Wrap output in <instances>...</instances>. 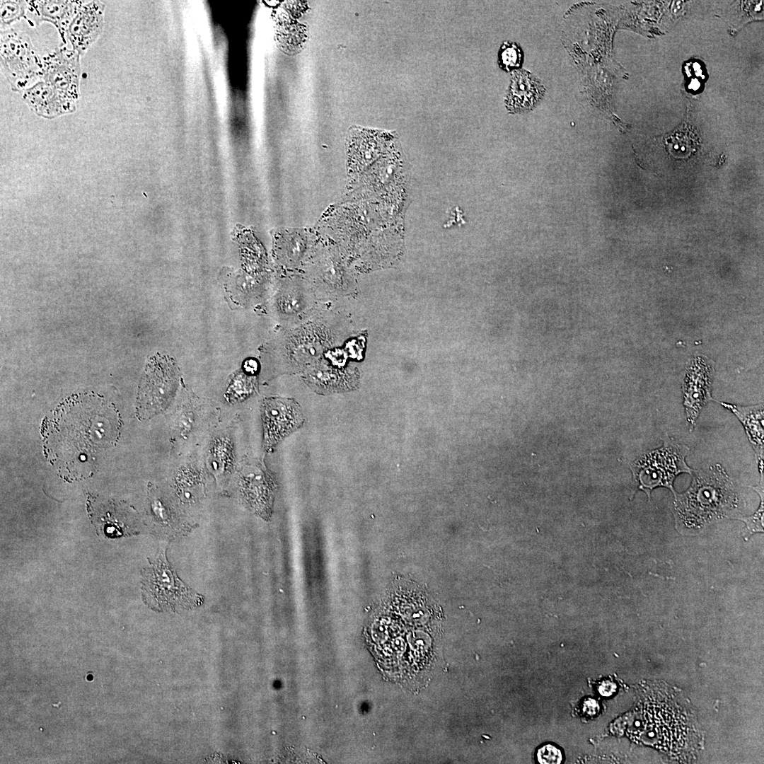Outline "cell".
I'll use <instances>...</instances> for the list:
<instances>
[{"instance_id": "obj_1", "label": "cell", "mask_w": 764, "mask_h": 764, "mask_svg": "<svg viewBox=\"0 0 764 764\" xmlns=\"http://www.w3.org/2000/svg\"><path fill=\"white\" fill-rule=\"evenodd\" d=\"M117 415L110 405L93 395L66 401L47 421L44 434L48 458L64 478L86 477L96 456L116 441Z\"/></svg>"}, {"instance_id": "obj_2", "label": "cell", "mask_w": 764, "mask_h": 764, "mask_svg": "<svg viewBox=\"0 0 764 764\" xmlns=\"http://www.w3.org/2000/svg\"><path fill=\"white\" fill-rule=\"evenodd\" d=\"M688 490L676 493V520L688 528H698L731 511L736 504L733 483L721 465L693 470Z\"/></svg>"}, {"instance_id": "obj_3", "label": "cell", "mask_w": 764, "mask_h": 764, "mask_svg": "<svg viewBox=\"0 0 764 764\" xmlns=\"http://www.w3.org/2000/svg\"><path fill=\"white\" fill-rule=\"evenodd\" d=\"M662 439L661 447L644 453L630 465L637 488L644 491L649 499L656 487H667L675 495L673 482L676 477L681 473L692 474L693 470L685 461L689 448L667 435Z\"/></svg>"}, {"instance_id": "obj_4", "label": "cell", "mask_w": 764, "mask_h": 764, "mask_svg": "<svg viewBox=\"0 0 764 764\" xmlns=\"http://www.w3.org/2000/svg\"><path fill=\"white\" fill-rule=\"evenodd\" d=\"M1 64L13 91L23 93L42 79V61L29 36L13 28L1 30Z\"/></svg>"}, {"instance_id": "obj_5", "label": "cell", "mask_w": 764, "mask_h": 764, "mask_svg": "<svg viewBox=\"0 0 764 764\" xmlns=\"http://www.w3.org/2000/svg\"><path fill=\"white\" fill-rule=\"evenodd\" d=\"M179 374L174 362L166 357H154L146 366L140 383L137 414L147 419L163 411L173 398Z\"/></svg>"}, {"instance_id": "obj_6", "label": "cell", "mask_w": 764, "mask_h": 764, "mask_svg": "<svg viewBox=\"0 0 764 764\" xmlns=\"http://www.w3.org/2000/svg\"><path fill=\"white\" fill-rule=\"evenodd\" d=\"M143 591L157 603L169 606H190L201 602L202 597L177 576L163 552L145 569Z\"/></svg>"}, {"instance_id": "obj_7", "label": "cell", "mask_w": 764, "mask_h": 764, "mask_svg": "<svg viewBox=\"0 0 764 764\" xmlns=\"http://www.w3.org/2000/svg\"><path fill=\"white\" fill-rule=\"evenodd\" d=\"M80 54L66 47L56 48L42 59V79L53 86L62 96L76 103L79 98L81 75Z\"/></svg>"}, {"instance_id": "obj_8", "label": "cell", "mask_w": 764, "mask_h": 764, "mask_svg": "<svg viewBox=\"0 0 764 764\" xmlns=\"http://www.w3.org/2000/svg\"><path fill=\"white\" fill-rule=\"evenodd\" d=\"M264 447L270 451L304 422L300 405L290 398H269L262 405Z\"/></svg>"}, {"instance_id": "obj_9", "label": "cell", "mask_w": 764, "mask_h": 764, "mask_svg": "<svg viewBox=\"0 0 764 764\" xmlns=\"http://www.w3.org/2000/svg\"><path fill=\"white\" fill-rule=\"evenodd\" d=\"M105 5L101 1H83L66 33L72 49L83 55L101 34Z\"/></svg>"}, {"instance_id": "obj_10", "label": "cell", "mask_w": 764, "mask_h": 764, "mask_svg": "<svg viewBox=\"0 0 764 764\" xmlns=\"http://www.w3.org/2000/svg\"><path fill=\"white\" fill-rule=\"evenodd\" d=\"M22 98L33 112L47 119L69 114L76 109V103L62 96L43 80L38 81L25 90Z\"/></svg>"}, {"instance_id": "obj_11", "label": "cell", "mask_w": 764, "mask_h": 764, "mask_svg": "<svg viewBox=\"0 0 764 764\" xmlns=\"http://www.w3.org/2000/svg\"><path fill=\"white\" fill-rule=\"evenodd\" d=\"M545 92V87L533 74L525 69L516 70L507 91L506 108L510 113L530 111L540 101Z\"/></svg>"}, {"instance_id": "obj_12", "label": "cell", "mask_w": 764, "mask_h": 764, "mask_svg": "<svg viewBox=\"0 0 764 764\" xmlns=\"http://www.w3.org/2000/svg\"><path fill=\"white\" fill-rule=\"evenodd\" d=\"M83 3L81 1H28V8L37 25L44 21L51 23L64 40L69 26Z\"/></svg>"}, {"instance_id": "obj_13", "label": "cell", "mask_w": 764, "mask_h": 764, "mask_svg": "<svg viewBox=\"0 0 764 764\" xmlns=\"http://www.w3.org/2000/svg\"><path fill=\"white\" fill-rule=\"evenodd\" d=\"M731 410L743 424L749 441L756 455L760 474L763 470V407L761 405L749 407L736 406L720 403Z\"/></svg>"}, {"instance_id": "obj_14", "label": "cell", "mask_w": 764, "mask_h": 764, "mask_svg": "<svg viewBox=\"0 0 764 764\" xmlns=\"http://www.w3.org/2000/svg\"><path fill=\"white\" fill-rule=\"evenodd\" d=\"M351 378L352 374L349 371L317 366L306 373L305 381L316 391L329 393L351 388Z\"/></svg>"}, {"instance_id": "obj_15", "label": "cell", "mask_w": 764, "mask_h": 764, "mask_svg": "<svg viewBox=\"0 0 764 764\" xmlns=\"http://www.w3.org/2000/svg\"><path fill=\"white\" fill-rule=\"evenodd\" d=\"M523 51L515 42H504L500 47L498 63L506 71H516L523 63Z\"/></svg>"}, {"instance_id": "obj_16", "label": "cell", "mask_w": 764, "mask_h": 764, "mask_svg": "<svg viewBox=\"0 0 764 764\" xmlns=\"http://www.w3.org/2000/svg\"><path fill=\"white\" fill-rule=\"evenodd\" d=\"M28 1H0L1 30L8 28L12 23L25 17Z\"/></svg>"}, {"instance_id": "obj_17", "label": "cell", "mask_w": 764, "mask_h": 764, "mask_svg": "<svg viewBox=\"0 0 764 764\" xmlns=\"http://www.w3.org/2000/svg\"><path fill=\"white\" fill-rule=\"evenodd\" d=\"M763 482L756 487H753L760 496V504L756 512L750 517L738 518L746 522L748 533L763 531Z\"/></svg>"}, {"instance_id": "obj_18", "label": "cell", "mask_w": 764, "mask_h": 764, "mask_svg": "<svg viewBox=\"0 0 764 764\" xmlns=\"http://www.w3.org/2000/svg\"><path fill=\"white\" fill-rule=\"evenodd\" d=\"M537 758L542 764H559L562 760V753L555 746L548 744L542 746L537 752Z\"/></svg>"}, {"instance_id": "obj_19", "label": "cell", "mask_w": 764, "mask_h": 764, "mask_svg": "<svg viewBox=\"0 0 764 764\" xmlns=\"http://www.w3.org/2000/svg\"><path fill=\"white\" fill-rule=\"evenodd\" d=\"M282 297V306L286 313H295L300 310L301 307V301L299 294L297 292H286Z\"/></svg>"}, {"instance_id": "obj_20", "label": "cell", "mask_w": 764, "mask_h": 764, "mask_svg": "<svg viewBox=\"0 0 764 764\" xmlns=\"http://www.w3.org/2000/svg\"><path fill=\"white\" fill-rule=\"evenodd\" d=\"M584 712L588 715L592 716L597 713L599 710L598 702L593 700H586L584 703Z\"/></svg>"}, {"instance_id": "obj_21", "label": "cell", "mask_w": 764, "mask_h": 764, "mask_svg": "<svg viewBox=\"0 0 764 764\" xmlns=\"http://www.w3.org/2000/svg\"><path fill=\"white\" fill-rule=\"evenodd\" d=\"M615 685L609 681H606L600 686L598 691L603 696H609L615 690Z\"/></svg>"}, {"instance_id": "obj_22", "label": "cell", "mask_w": 764, "mask_h": 764, "mask_svg": "<svg viewBox=\"0 0 764 764\" xmlns=\"http://www.w3.org/2000/svg\"><path fill=\"white\" fill-rule=\"evenodd\" d=\"M257 369V362L253 360H248L245 363V369L247 372L254 373Z\"/></svg>"}]
</instances>
